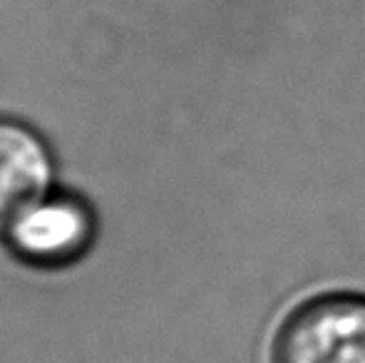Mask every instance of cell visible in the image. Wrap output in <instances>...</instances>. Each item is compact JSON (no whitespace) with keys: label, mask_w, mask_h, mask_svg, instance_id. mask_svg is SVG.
<instances>
[{"label":"cell","mask_w":365,"mask_h":363,"mask_svg":"<svg viewBox=\"0 0 365 363\" xmlns=\"http://www.w3.org/2000/svg\"><path fill=\"white\" fill-rule=\"evenodd\" d=\"M0 237L20 264L53 272L73 267L90 252L95 217L82 199L48 192L15 214Z\"/></svg>","instance_id":"cell-2"},{"label":"cell","mask_w":365,"mask_h":363,"mask_svg":"<svg viewBox=\"0 0 365 363\" xmlns=\"http://www.w3.org/2000/svg\"><path fill=\"white\" fill-rule=\"evenodd\" d=\"M269 363H365V294L323 291L279 321Z\"/></svg>","instance_id":"cell-1"},{"label":"cell","mask_w":365,"mask_h":363,"mask_svg":"<svg viewBox=\"0 0 365 363\" xmlns=\"http://www.w3.org/2000/svg\"><path fill=\"white\" fill-rule=\"evenodd\" d=\"M53 187V155L20 120L0 117V229Z\"/></svg>","instance_id":"cell-3"}]
</instances>
